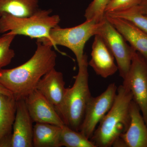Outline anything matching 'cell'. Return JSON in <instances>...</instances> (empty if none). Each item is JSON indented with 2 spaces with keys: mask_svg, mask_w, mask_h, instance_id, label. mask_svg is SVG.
Segmentation results:
<instances>
[{
  "mask_svg": "<svg viewBox=\"0 0 147 147\" xmlns=\"http://www.w3.org/2000/svg\"><path fill=\"white\" fill-rule=\"evenodd\" d=\"M32 57L21 65L10 69H0V84L16 100L25 99L36 89L42 76L55 68L57 55L52 46L36 42Z\"/></svg>",
  "mask_w": 147,
  "mask_h": 147,
  "instance_id": "1",
  "label": "cell"
},
{
  "mask_svg": "<svg viewBox=\"0 0 147 147\" xmlns=\"http://www.w3.org/2000/svg\"><path fill=\"white\" fill-rule=\"evenodd\" d=\"M132 95L126 85L117 88L112 107L98 123L90 140L96 147H111L130 124Z\"/></svg>",
  "mask_w": 147,
  "mask_h": 147,
  "instance_id": "2",
  "label": "cell"
},
{
  "mask_svg": "<svg viewBox=\"0 0 147 147\" xmlns=\"http://www.w3.org/2000/svg\"><path fill=\"white\" fill-rule=\"evenodd\" d=\"M71 88H66L59 115L65 124L79 131L88 103L92 97L89 86L88 62L84 54Z\"/></svg>",
  "mask_w": 147,
  "mask_h": 147,
  "instance_id": "3",
  "label": "cell"
},
{
  "mask_svg": "<svg viewBox=\"0 0 147 147\" xmlns=\"http://www.w3.org/2000/svg\"><path fill=\"white\" fill-rule=\"evenodd\" d=\"M51 9H38L31 16L19 17L9 13H0V33L9 32L37 39L47 36L54 27L59 25V15H51Z\"/></svg>",
  "mask_w": 147,
  "mask_h": 147,
  "instance_id": "4",
  "label": "cell"
},
{
  "mask_svg": "<svg viewBox=\"0 0 147 147\" xmlns=\"http://www.w3.org/2000/svg\"><path fill=\"white\" fill-rule=\"evenodd\" d=\"M98 23L86 20L76 26L61 28L59 25L51 29L47 36L37 40L36 42L53 46L61 45L71 50L76 57L78 65L84 57V48L88 40L96 35Z\"/></svg>",
  "mask_w": 147,
  "mask_h": 147,
  "instance_id": "5",
  "label": "cell"
},
{
  "mask_svg": "<svg viewBox=\"0 0 147 147\" xmlns=\"http://www.w3.org/2000/svg\"><path fill=\"white\" fill-rule=\"evenodd\" d=\"M96 35L101 37L113 54L120 76L123 80L129 71L132 58L137 51L129 45L123 36L105 16L98 23Z\"/></svg>",
  "mask_w": 147,
  "mask_h": 147,
  "instance_id": "6",
  "label": "cell"
},
{
  "mask_svg": "<svg viewBox=\"0 0 147 147\" xmlns=\"http://www.w3.org/2000/svg\"><path fill=\"white\" fill-rule=\"evenodd\" d=\"M132 95V100L140 108L147 126V61L136 52L123 84Z\"/></svg>",
  "mask_w": 147,
  "mask_h": 147,
  "instance_id": "7",
  "label": "cell"
},
{
  "mask_svg": "<svg viewBox=\"0 0 147 147\" xmlns=\"http://www.w3.org/2000/svg\"><path fill=\"white\" fill-rule=\"evenodd\" d=\"M117 88L115 83H111L100 95L91 97L79 130L88 139H90L98 124L112 107Z\"/></svg>",
  "mask_w": 147,
  "mask_h": 147,
  "instance_id": "8",
  "label": "cell"
},
{
  "mask_svg": "<svg viewBox=\"0 0 147 147\" xmlns=\"http://www.w3.org/2000/svg\"><path fill=\"white\" fill-rule=\"evenodd\" d=\"M130 124L113 144L115 147H147V126L140 108L132 100L130 104Z\"/></svg>",
  "mask_w": 147,
  "mask_h": 147,
  "instance_id": "9",
  "label": "cell"
},
{
  "mask_svg": "<svg viewBox=\"0 0 147 147\" xmlns=\"http://www.w3.org/2000/svg\"><path fill=\"white\" fill-rule=\"evenodd\" d=\"M25 100L33 122L51 124L60 127L65 125L54 105L36 89Z\"/></svg>",
  "mask_w": 147,
  "mask_h": 147,
  "instance_id": "10",
  "label": "cell"
},
{
  "mask_svg": "<svg viewBox=\"0 0 147 147\" xmlns=\"http://www.w3.org/2000/svg\"><path fill=\"white\" fill-rule=\"evenodd\" d=\"M25 99L16 100L11 147H32L33 125Z\"/></svg>",
  "mask_w": 147,
  "mask_h": 147,
  "instance_id": "11",
  "label": "cell"
},
{
  "mask_svg": "<svg viewBox=\"0 0 147 147\" xmlns=\"http://www.w3.org/2000/svg\"><path fill=\"white\" fill-rule=\"evenodd\" d=\"M65 84L63 73L54 68L42 76L36 88L54 105L59 115L65 94Z\"/></svg>",
  "mask_w": 147,
  "mask_h": 147,
  "instance_id": "12",
  "label": "cell"
},
{
  "mask_svg": "<svg viewBox=\"0 0 147 147\" xmlns=\"http://www.w3.org/2000/svg\"><path fill=\"white\" fill-rule=\"evenodd\" d=\"M91 55V59L88 65L97 75L107 78L118 70L113 54L101 37L98 35H95Z\"/></svg>",
  "mask_w": 147,
  "mask_h": 147,
  "instance_id": "13",
  "label": "cell"
},
{
  "mask_svg": "<svg viewBox=\"0 0 147 147\" xmlns=\"http://www.w3.org/2000/svg\"><path fill=\"white\" fill-rule=\"evenodd\" d=\"M105 16L129 45L147 61V34L127 20L107 14Z\"/></svg>",
  "mask_w": 147,
  "mask_h": 147,
  "instance_id": "14",
  "label": "cell"
},
{
  "mask_svg": "<svg viewBox=\"0 0 147 147\" xmlns=\"http://www.w3.org/2000/svg\"><path fill=\"white\" fill-rule=\"evenodd\" d=\"M16 111L15 98L0 93V147H11Z\"/></svg>",
  "mask_w": 147,
  "mask_h": 147,
  "instance_id": "15",
  "label": "cell"
},
{
  "mask_svg": "<svg viewBox=\"0 0 147 147\" xmlns=\"http://www.w3.org/2000/svg\"><path fill=\"white\" fill-rule=\"evenodd\" d=\"M61 127L36 123L33 127V146L60 147Z\"/></svg>",
  "mask_w": 147,
  "mask_h": 147,
  "instance_id": "16",
  "label": "cell"
},
{
  "mask_svg": "<svg viewBox=\"0 0 147 147\" xmlns=\"http://www.w3.org/2000/svg\"><path fill=\"white\" fill-rule=\"evenodd\" d=\"M39 0H0V13L25 17L31 16L38 10Z\"/></svg>",
  "mask_w": 147,
  "mask_h": 147,
  "instance_id": "17",
  "label": "cell"
},
{
  "mask_svg": "<svg viewBox=\"0 0 147 147\" xmlns=\"http://www.w3.org/2000/svg\"><path fill=\"white\" fill-rule=\"evenodd\" d=\"M61 147H96L93 143L80 131L72 129L64 125L61 127Z\"/></svg>",
  "mask_w": 147,
  "mask_h": 147,
  "instance_id": "18",
  "label": "cell"
},
{
  "mask_svg": "<svg viewBox=\"0 0 147 147\" xmlns=\"http://www.w3.org/2000/svg\"><path fill=\"white\" fill-rule=\"evenodd\" d=\"M105 14L127 20L147 34V16L142 13L139 5Z\"/></svg>",
  "mask_w": 147,
  "mask_h": 147,
  "instance_id": "19",
  "label": "cell"
},
{
  "mask_svg": "<svg viewBox=\"0 0 147 147\" xmlns=\"http://www.w3.org/2000/svg\"><path fill=\"white\" fill-rule=\"evenodd\" d=\"M16 36L8 32L0 38V69L9 64L15 56L10 45Z\"/></svg>",
  "mask_w": 147,
  "mask_h": 147,
  "instance_id": "20",
  "label": "cell"
},
{
  "mask_svg": "<svg viewBox=\"0 0 147 147\" xmlns=\"http://www.w3.org/2000/svg\"><path fill=\"white\" fill-rule=\"evenodd\" d=\"M110 0H93L85 11L86 20L99 23L105 17V9Z\"/></svg>",
  "mask_w": 147,
  "mask_h": 147,
  "instance_id": "21",
  "label": "cell"
},
{
  "mask_svg": "<svg viewBox=\"0 0 147 147\" xmlns=\"http://www.w3.org/2000/svg\"><path fill=\"white\" fill-rule=\"evenodd\" d=\"M141 0H110L105 8V13H113L139 5Z\"/></svg>",
  "mask_w": 147,
  "mask_h": 147,
  "instance_id": "22",
  "label": "cell"
},
{
  "mask_svg": "<svg viewBox=\"0 0 147 147\" xmlns=\"http://www.w3.org/2000/svg\"><path fill=\"white\" fill-rule=\"evenodd\" d=\"M139 6L142 13L147 16V0H141Z\"/></svg>",
  "mask_w": 147,
  "mask_h": 147,
  "instance_id": "23",
  "label": "cell"
},
{
  "mask_svg": "<svg viewBox=\"0 0 147 147\" xmlns=\"http://www.w3.org/2000/svg\"><path fill=\"white\" fill-rule=\"evenodd\" d=\"M0 93L13 96L12 94H11L8 90L5 87H4L1 84H0Z\"/></svg>",
  "mask_w": 147,
  "mask_h": 147,
  "instance_id": "24",
  "label": "cell"
}]
</instances>
